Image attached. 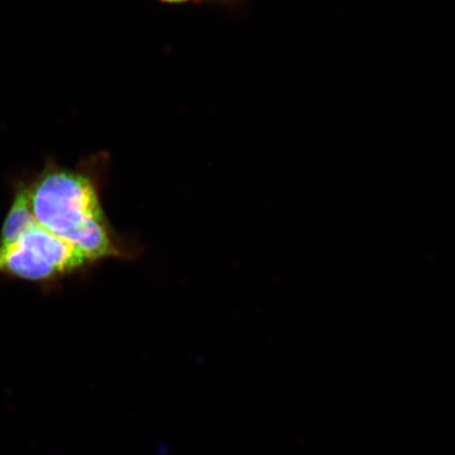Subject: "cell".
<instances>
[{
  "instance_id": "obj_1",
  "label": "cell",
  "mask_w": 455,
  "mask_h": 455,
  "mask_svg": "<svg viewBox=\"0 0 455 455\" xmlns=\"http://www.w3.org/2000/svg\"><path fill=\"white\" fill-rule=\"evenodd\" d=\"M87 164L68 169L53 161L28 185L37 224L82 251L91 263L126 256L102 208L98 180Z\"/></svg>"
},
{
  "instance_id": "obj_2",
  "label": "cell",
  "mask_w": 455,
  "mask_h": 455,
  "mask_svg": "<svg viewBox=\"0 0 455 455\" xmlns=\"http://www.w3.org/2000/svg\"><path fill=\"white\" fill-rule=\"evenodd\" d=\"M91 260L38 224L20 240L0 247V273L28 281H47L83 269Z\"/></svg>"
},
{
  "instance_id": "obj_3",
  "label": "cell",
  "mask_w": 455,
  "mask_h": 455,
  "mask_svg": "<svg viewBox=\"0 0 455 455\" xmlns=\"http://www.w3.org/2000/svg\"><path fill=\"white\" fill-rule=\"evenodd\" d=\"M36 225L37 221L34 218L28 184H19L15 188L12 206L5 218L0 235V247L9 246L20 240Z\"/></svg>"
},
{
  "instance_id": "obj_4",
  "label": "cell",
  "mask_w": 455,
  "mask_h": 455,
  "mask_svg": "<svg viewBox=\"0 0 455 455\" xmlns=\"http://www.w3.org/2000/svg\"><path fill=\"white\" fill-rule=\"evenodd\" d=\"M159 2L171 4H188V3L203 2V0H159Z\"/></svg>"
},
{
  "instance_id": "obj_5",
  "label": "cell",
  "mask_w": 455,
  "mask_h": 455,
  "mask_svg": "<svg viewBox=\"0 0 455 455\" xmlns=\"http://www.w3.org/2000/svg\"><path fill=\"white\" fill-rule=\"evenodd\" d=\"M219 2H220V0H219Z\"/></svg>"
}]
</instances>
